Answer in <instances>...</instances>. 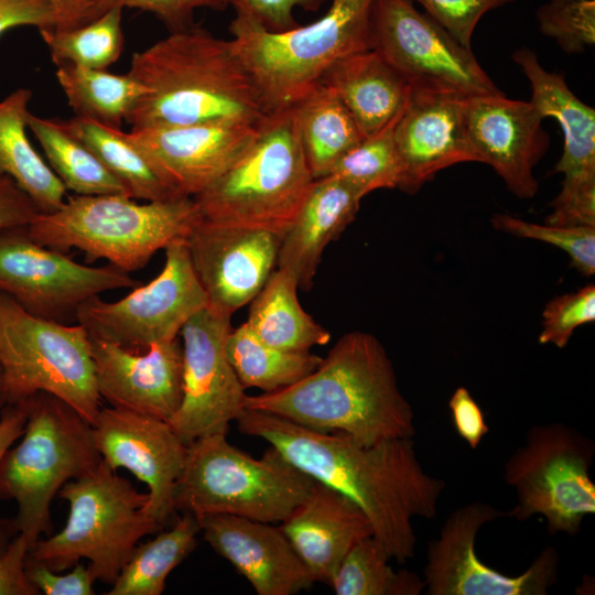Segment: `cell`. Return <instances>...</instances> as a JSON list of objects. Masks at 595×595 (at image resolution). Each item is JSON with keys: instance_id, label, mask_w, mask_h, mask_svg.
Wrapping results in <instances>:
<instances>
[{"instance_id": "cell-1", "label": "cell", "mask_w": 595, "mask_h": 595, "mask_svg": "<svg viewBox=\"0 0 595 595\" xmlns=\"http://www.w3.org/2000/svg\"><path fill=\"white\" fill-rule=\"evenodd\" d=\"M236 422L244 434L267 441L317 483L358 505L390 559L404 563L414 556L412 520L436 516L445 483L424 470L412 437L365 445L342 432L313 431L246 408Z\"/></svg>"}, {"instance_id": "cell-2", "label": "cell", "mask_w": 595, "mask_h": 595, "mask_svg": "<svg viewBox=\"0 0 595 595\" xmlns=\"http://www.w3.org/2000/svg\"><path fill=\"white\" fill-rule=\"evenodd\" d=\"M244 408L317 432H342L365 445L415 434L413 409L383 345L360 331L344 334L317 368L294 385L246 394Z\"/></svg>"}, {"instance_id": "cell-3", "label": "cell", "mask_w": 595, "mask_h": 595, "mask_svg": "<svg viewBox=\"0 0 595 595\" xmlns=\"http://www.w3.org/2000/svg\"><path fill=\"white\" fill-rule=\"evenodd\" d=\"M129 73L145 87L127 119L131 129L209 121L257 125L269 113L231 41L196 24L136 52Z\"/></svg>"}, {"instance_id": "cell-4", "label": "cell", "mask_w": 595, "mask_h": 595, "mask_svg": "<svg viewBox=\"0 0 595 595\" xmlns=\"http://www.w3.org/2000/svg\"><path fill=\"white\" fill-rule=\"evenodd\" d=\"M202 219L193 197L138 203L120 194L75 195L26 227L37 244L61 252L76 248L87 262L104 259L128 273L145 267L170 244L185 240Z\"/></svg>"}, {"instance_id": "cell-5", "label": "cell", "mask_w": 595, "mask_h": 595, "mask_svg": "<svg viewBox=\"0 0 595 595\" xmlns=\"http://www.w3.org/2000/svg\"><path fill=\"white\" fill-rule=\"evenodd\" d=\"M314 181L289 107L269 112L242 155L193 199L204 219L281 239Z\"/></svg>"}, {"instance_id": "cell-6", "label": "cell", "mask_w": 595, "mask_h": 595, "mask_svg": "<svg viewBox=\"0 0 595 595\" xmlns=\"http://www.w3.org/2000/svg\"><path fill=\"white\" fill-rule=\"evenodd\" d=\"M316 480L270 446L253 458L232 446L225 433L187 445L173 504L197 520L231 515L266 523L283 522L310 496Z\"/></svg>"}, {"instance_id": "cell-7", "label": "cell", "mask_w": 595, "mask_h": 595, "mask_svg": "<svg viewBox=\"0 0 595 595\" xmlns=\"http://www.w3.org/2000/svg\"><path fill=\"white\" fill-rule=\"evenodd\" d=\"M374 1L332 0L318 20L282 32L239 18L231 21L234 50L268 112L292 106L338 60L371 50Z\"/></svg>"}, {"instance_id": "cell-8", "label": "cell", "mask_w": 595, "mask_h": 595, "mask_svg": "<svg viewBox=\"0 0 595 595\" xmlns=\"http://www.w3.org/2000/svg\"><path fill=\"white\" fill-rule=\"evenodd\" d=\"M102 461L93 425L62 399L39 392L28 399V419L21 442L0 461V499H14L13 530L30 549L51 536V502L68 482Z\"/></svg>"}, {"instance_id": "cell-9", "label": "cell", "mask_w": 595, "mask_h": 595, "mask_svg": "<svg viewBox=\"0 0 595 595\" xmlns=\"http://www.w3.org/2000/svg\"><path fill=\"white\" fill-rule=\"evenodd\" d=\"M58 496L69 504L65 527L37 540L28 552L57 573L87 559L95 580L112 585L138 541L161 529L144 510L149 493H139L104 461L68 480Z\"/></svg>"}, {"instance_id": "cell-10", "label": "cell", "mask_w": 595, "mask_h": 595, "mask_svg": "<svg viewBox=\"0 0 595 595\" xmlns=\"http://www.w3.org/2000/svg\"><path fill=\"white\" fill-rule=\"evenodd\" d=\"M0 364L6 404L46 392L95 423L101 397L90 336L79 323L36 316L0 292Z\"/></svg>"}, {"instance_id": "cell-11", "label": "cell", "mask_w": 595, "mask_h": 595, "mask_svg": "<svg viewBox=\"0 0 595 595\" xmlns=\"http://www.w3.org/2000/svg\"><path fill=\"white\" fill-rule=\"evenodd\" d=\"M594 454L593 441L574 428L559 422L532 426L505 464L504 479L517 495L507 517L523 521L541 515L551 534L575 536L583 519L595 513Z\"/></svg>"}, {"instance_id": "cell-12", "label": "cell", "mask_w": 595, "mask_h": 595, "mask_svg": "<svg viewBox=\"0 0 595 595\" xmlns=\"http://www.w3.org/2000/svg\"><path fill=\"white\" fill-rule=\"evenodd\" d=\"M161 272L115 302L95 296L83 303L75 321L93 337L134 351L178 337L183 325L208 302L195 274L185 240L165 249Z\"/></svg>"}, {"instance_id": "cell-13", "label": "cell", "mask_w": 595, "mask_h": 595, "mask_svg": "<svg viewBox=\"0 0 595 595\" xmlns=\"http://www.w3.org/2000/svg\"><path fill=\"white\" fill-rule=\"evenodd\" d=\"M370 31L371 50L411 86L440 87L465 96L502 93L472 50L421 13L412 0H375Z\"/></svg>"}, {"instance_id": "cell-14", "label": "cell", "mask_w": 595, "mask_h": 595, "mask_svg": "<svg viewBox=\"0 0 595 595\" xmlns=\"http://www.w3.org/2000/svg\"><path fill=\"white\" fill-rule=\"evenodd\" d=\"M26 227L0 232V292L28 312L66 323L75 320L78 307L89 299L141 284L112 264H82L42 246Z\"/></svg>"}, {"instance_id": "cell-15", "label": "cell", "mask_w": 595, "mask_h": 595, "mask_svg": "<svg viewBox=\"0 0 595 595\" xmlns=\"http://www.w3.org/2000/svg\"><path fill=\"white\" fill-rule=\"evenodd\" d=\"M500 517L501 511L486 502H470L452 512L436 540L429 543L424 567L429 595H545L556 583L559 555L544 548L520 575L510 576L482 562L475 552L480 528Z\"/></svg>"}, {"instance_id": "cell-16", "label": "cell", "mask_w": 595, "mask_h": 595, "mask_svg": "<svg viewBox=\"0 0 595 595\" xmlns=\"http://www.w3.org/2000/svg\"><path fill=\"white\" fill-rule=\"evenodd\" d=\"M231 315L206 305L182 327L183 392L169 422L185 444L227 434L244 410L245 388L226 354Z\"/></svg>"}, {"instance_id": "cell-17", "label": "cell", "mask_w": 595, "mask_h": 595, "mask_svg": "<svg viewBox=\"0 0 595 595\" xmlns=\"http://www.w3.org/2000/svg\"><path fill=\"white\" fill-rule=\"evenodd\" d=\"M511 58L531 85L530 101L543 118L553 117L563 132V152L554 167L563 181L547 220L559 226H594L595 110L574 95L562 75L545 71L530 48L516 50Z\"/></svg>"}, {"instance_id": "cell-18", "label": "cell", "mask_w": 595, "mask_h": 595, "mask_svg": "<svg viewBox=\"0 0 595 595\" xmlns=\"http://www.w3.org/2000/svg\"><path fill=\"white\" fill-rule=\"evenodd\" d=\"M93 434L109 467L126 468L148 485L149 501L144 510L164 527L175 512L174 488L185 463L187 444L169 422L115 407L100 409Z\"/></svg>"}, {"instance_id": "cell-19", "label": "cell", "mask_w": 595, "mask_h": 595, "mask_svg": "<svg viewBox=\"0 0 595 595\" xmlns=\"http://www.w3.org/2000/svg\"><path fill=\"white\" fill-rule=\"evenodd\" d=\"M185 244L207 305L232 315L252 301L274 271L280 237L202 218Z\"/></svg>"}, {"instance_id": "cell-20", "label": "cell", "mask_w": 595, "mask_h": 595, "mask_svg": "<svg viewBox=\"0 0 595 595\" xmlns=\"http://www.w3.org/2000/svg\"><path fill=\"white\" fill-rule=\"evenodd\" d=\"M464 119L477 162L490 165L518 198L534 197L533 171L550 143L534 105L504 93L467 96Z\"/></svg>"}, {"instance_id": "cell-21", "label": "cell", "mask_w": 595, "mask_h": 595, "mask_svg": "<svg viewBox=\"0 0 595 595\" xmlns=\"http://www.w3.org/2000/svg\"><path fill=\"white\" fill-rule=\"evenodd\" d=\"M466 97L451 89L411 86L394 128L402 167L399 190L415 194L441 170L477 162L465 128Z\"/></svg>"}, {"instance_id": "cell-22", "label": "cell", "mask_w": 595, "mask_h": 595, "mask_svg": "<svg viewBox=\"0 0 595 595\" xmlns=\"http://www.w3.org/2000/svg\"><path fill=\"white\" fill-rule=\"evenodd\" d=\"M259 123L209 121L131 129L128 138L188 197L207 188L248 149Z\"/></svg>"}, {"instance_id": "cell-23", "label": "cell", "mask_w": 595, "mask_h": 595, "mask_svg": "<svg viewBox=\"0 0 595 595\" xmlns=\"http://www.w3.org/2000/svg\"><path fill=\"white\" fill-rule=\"evenodd\" d=\"M90 350L99 396L110 407L172 420L183 392L178 337L134 351L90 336Z\"/></svg>"}, {"instance_id": "cell-24", "label": "cell", "mask_w": 595, "mask_h": 595, "mask_svg": "<svg viewBox=\"0 0 595 595\" xmlns=\"http://www.w3.org/2000/svg\"><path fill=\"white\" fill-rule=\"evenodd\" d=\"M204 540L258 595H292L315 583L281 527L231 515L198 520Z\"/></svg>"}, {"instance_id": "cell-25", "label": "cell", "mask_w": 595, "mask_h": 595, "mask_svg": "<svg viewBox=\"0 0 595 595\" xmlns=\"http://www.w3.org/2000/svg\"><path fill=\"white\" fill-rule=\"evenodd\" d=\"M281 529L314 581L328 585L353 547L374 536L371 523L359 506L321 483L282 522Z\"/></svg>"}, {"instance_id": "cell-26", "label": "cell", "mask_w": 595, "mask_h": 595, "mask_svg": "<svg viewBox=\"0 0 595 595\" xmlns=\"http://www.w3.org/2000/svg\"><path fill=\"white\" fill-rule=\"evenodd\" d=\"M364 196L335 175L314 181L294 221L280 239L277 267L309 291L325 248L355 219Z\"/></svg>"}, {"instance_id": "cell-27", "label": "cell", "mask_w": 595, "mask_h": 595, "mask_svg": "<svg viewBox=\"0 0 595 595\" xmlns=\"http://www.w3.org/2000/svg\"><path fill=\"white\" fill-rule=\"evenodd\" d=\"M320 82L338 96L364 137L396 118L411 94L409 82L375 50L338 60Z\"/></svg>"}, {"instance_id": "cell-28", "label": "cell", "mask_w": 595, "mask_h": 595, "mask_svg": "<svg viewBox=\"0 0 595 595\" xmlns=\"http://www.w3.org/2000/svg\"><path fill=\"white\" fill-rule=\"evenodd\" d=\"M32 95L29 88H18L0 101V174L9 176L41 213H52L64 204L67 190L28 138Z\"/></svg>"}, {"instance_id": "cell-29", "label": "cell", "mask_w": 595, "mask_h": 595, "mask_svg": "<svg viewBox=\"0 0 595 595\" xmlns=\"http://www.w3.org/2000/svg\"><path fill=\"white\" fill-rule=\"evenodd\" d=\"M290 107L315 180L328 175L335 164L364 138L338 96L321 82Z\"/></svg>"}, {"instance_id": "cell-30", "label": "cell", "mask_w": 595, "mask_h": 595, "mask_svg": "<svg viewBox=\"0 0 595 595\" xmlns=\"http://www.w3.org/2000/svg\"><path fill=\"white\" fill-rule=\"evenodd\" d=\"M299 285L285 270H274L250 302L245 322L263 343L275 348L307 351L326 345L329 332L318 324L301 305Z\"/></svg>"}, {"instance_id": "cell-31", "label": "cell", "mask_w": 595, "mask_h": 595, "mask_svg": "<svg viewBox=\"0 0 595 595\" xmlns=\"http://www.w3.org/2000/svg\"><path fill=\"white\" fill-rule=\"evenodd\" d=\"M58 122L123 184L131 198L154 202L184 196L120 129L77 116Z\"/></svg>"}, {"instance_id": "cell-32", "label": "cell", "mask_w": 595, "mask_h": 595, "mask_svg": "<svg viewBox=\"0 0 595 595\" xmlns=\"http://www.w3.org/2000/svg\"><path fill=\"white\" fill-rule=\"evenodd\" d=\"M55 76L75 116L116 129L127 121L145 93L129 72L112 74L66 63L57 66Z\"/></svg>"}, {"instance_id": "cell-33", "label": "cell", "mask_w": 595, "mask_h": 595, "mask_svg": "<svg viewBox=\"0 0 595 595\" xmlns=\"http://www.w3.org/2000/svg\"><path fill=\"white\" fill-rule=\"evenodd\" d=\"M26 126L41 144L50 167L66 190L76 195L129 196L123 184L84 143L68 133L58 119L41 118L29 112Z\"/></svg>"}, {"instance_id": "cell-34", "label": "cell", "mask_w": 595, "mask_h": 595, "mask_svg": "<svg viewBox=\"0 0 595 595\" xmlns=\"http://www.w3.org/2000/svg\"><path fill=\"white\" fill-rule=\"evenodd\" d=\"M226 354L245 389L272 392L300 381L317 368L322 357L275 348L260 340L244 322L231 329Z\"/></svg>"}, {"instance_id": "cell-35", "label": "cell", "mask_w": 595, "mask_h": 595, "mask_svg": "<svg viewBox=\"0 0 595 595\" xmlns=\"http://www.w3.org/2000/svg\"><path fill=\"white\" fill-rule=\"evenodd\" d=\"M198 520L183 512L170 530L136 547L108 595H160L165 581L196 547Z\"/></svg>"}, {"instance_id": "cell-36", "label": "cell", "mask_w": 595, "mask_h": 595, "mask_svg": "<svg viewBox=\"0 0 595 595\" xmlns=\"http://www.w3.org/2000/svg\"><path fill=\"white\" fill-rule=\"evenodd\" d=\"M389 560L383 544L367 537L346 554L331 586L337 595H419L425 589L416 573L394 571Z\"/></svg>"}, {"instance_id": "cell-37", "label": "cell", "mask_w": 595, "mask_h": 595, "mask_svg": "<svg viewBox=\"0 0 595 595\" xmlns=\"http://www.w3.org/2000/svg\"><path fill=\"white\" fill-rule=\"evenodd\" d=\"M122 8H111L99 18L69 30H39L56 66L74 64L105 69L123 50Z\"/></svg>"}, {"instance_id": "cell-38", "label": "cell", "mask_w": 595, "mask_h": 595, "mask_svg": "<svg viewBox=\"0 0 595 595\" xmlns=\"http://www.w3.org/2000/svg\"><path fill=\"white\" fill-rule=\"evenodd\" d=\"M402 111L382 129L364 137L335 164L328 175L344 180L364 197L376 190L398 188L402 167L394 128Z\"/></svg>"}, {"instance_id": "cell-39", "label": "cell", "mask_w": 595, "mask_h": 595, "mask_svg": "<svg viewBox=\"0 0 595 595\" xmlns=\"http://www.w3.org/2000/svg\"><path fill=\"white\" fill-rule=\"evenodd\" d=\"M491 224L495 229L516 237L552 244L567 253L581 274L595 273V227L536 224L508 214L494 215Z\"/></svg>"}, {"instance_id": "cell-40", "label": "cell", "mask_w": 595, "mask_h": 595, "mask_svg": "<svg viewBox=\"0 0 595 595\" xmlns=\"http://www.w3.org/2000/svg\"><path fill=\"white\" fill-rule=\"evenodd\" d=\"M540 32L567 54H578L595 43L594 0H549L536 13Z\"/></svg>"}, {"instance_id": "cell-41", "label": "cell", "mask_w": 595, "mask_h": 595, "mask_svg": "<svg viewBox=\"0 0 595 595\" xmlns=\"http://www.w3.org/2000/svg\"><path fill=\"white\" fill-rule=\"evenodd\" d=\"M595 321V285L588 283L578 290L550 300L542 312L539 343L564 348L574 331Z\"/></svg>"}, {"instance_id": "cell-42", "label": "cell", "mask_w": 595, "mask_h": 595, "mask_svg": "<svg viewBox=\"0 0 595 595\" xmlns=\"http://www.w3.org/2000/svg\"><path fill=\"white\" fill-rule=\"evenodd\" d=\"M447 31L458 43L470 48L472 37L479 20L489 11L515 0H412Z\"/></svg>"}, {"instance_id": "cell-43", "label": "cell", "mask_w": 595, "mask_h": 595, "mask_svg": "<svg viewBox=\"0 0 595 595\" xmlns=\"http://www.w3.org/2000/svg\"><path fill=\"white\" fill-rule=\"evenodd\" d=\"M116 7L150 12L161 20L170 32H176L194 25V12L197 9L208 8L220 11L228 4L226 0H96L90 21Z\"/></svg>"}, {"instance_id": "cell-44", "label": "cell", "mask_w": 595, "mask_h": 595, "mask_svg": "<svg viewBox=\"0 0 595 595\" xmlns=\"http://www.w3.org/2000/svg\"><path fill=\"white\" fill-rule=\"evenodd\" d=\"M327 0H226L236 18L247 20L269 31L282 32L300 25L294 9L316 12Z\"/></svg>"}, {"instance_id": "cell-45", "label": "cell", "mask_w": 595, "mask_h": 595, "mask_svg": "<svg viewBox=\"0 0 595 595\" xmlns=\"http://www.w3.org/2000/svg\"><path fill=\"white\" fill-rule=\"evenodd\" d=\"M29 581L45 595H93L96 581L88 566L80 562L73 566L72 572L58 574L26 555L24 563Z\"/></svg>"}, {"instance_id": "cell-46", "label": "cell", "mask_w": 595, "mask_h": 595, "mask_svg": "<svg viewBox=\"0 0 595 595\" xmlns=\"http://www.w3.org/2000/svg\"><path fill=\"white\" fill-rule=\"evenodd\" d=\"M30 550L25 537L18 533L0 556V595H37L39 589L29 581L24 563Z\"/></svg>"}, {"instance_id": "cell-47", "label": "cell", "mask_w": 595, "mask_h": 595, "mask_svg": "<svg viewBox=\"0 0 595 595\" xmlns=\"http://www.w3.org/2000/svg\"><path fill=\"white\" fill-rule=\"evenodd\" d=\"M453 425L457 434L476 450L489 432L484 413L469 390L457 387L448 400Z\"/></svg>"}, {"instance_id": "cell-48", "label": "cell", "mask_w": 595, "mask_h": 595, "mask_svg": "<svg viewBox=\"0 0 595 595\" xmlns=\"http://www.w3.org/2000/svg\"><path fill=\"white\" fill-rule=\"evenodd\" d=\"M55 23L47 0H0V36L17 26L44 30L55 28Z\"/></svg>"}, {"instance_id": "cell-49", "label": "cell", "mask_w": 595, "mask_h": 595, "mask_svg": "<svg viewBox=\"0 0 595 595\" xmlns=\"http://www.w3.org/2000/svg\"><path fill=\"white\" fill-rule=\"evenodd\" d=\"M39 214L35 203L9 176L0 174V232L26 227Z\"/></svg>"}, {"instance_id": "cell-50", "label": "cell", "mask_w": 595, "mask_h": 595, "mask_svg": "<svg viewBox=\"0 0 595 595\" xmlns=\"http://www.w3.org/2000/svg\"><path fill=\"white\" fill-rule=\"evenodd\" d=\"M28 419V399L15 404H6L0 415V461L4 453L20 439Z\"/></svg>"}, {"instance_id": "cell-51", "label": "cell", "mask_w": 595, "mask_h": 595, "mask_svg": "<svg viewBox=\"0 0 595 595\" xmlns=\"http://www.w3.org/2000/svg\"><path fill=\"white\" fill-rule=\"evenodd\" d=\"M55 15V29L69 30L90 21L96 0H47Z\"/></svg>"}, {"instance_id": "cell-52", "label": "cell", "mask_w": 595, "mask_h": 595, "mask_svg": "<svg viewBox=\"0 0 595 595\" xmlns=\"http://www.w3.org/2000/svg\"><path fill=\"white\" fill-rule=\"evenodd\" d=\"M7 529L8 528H1L0 529V556L1 554L6 551L8 544H9V540H8V533H7Z\"/></svg>"}, {"instance_id": "cell-53", "label": "cell", "mask_w": 595, "mask_h": 595, "mask_svg": "<svg viewBox=\"0 0 595 595\" xmlns=\"http://www.w3.org/2000/svg\"><path fill=\"white\" fill-rule=\"evenodd\" d=\"M6 405L4 392H3V371L0 364V411Z\"/></svg>"}]
</instances>
